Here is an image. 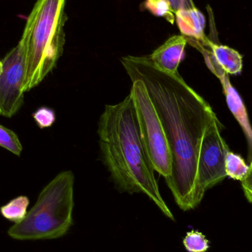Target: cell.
<instances>
[{"label":"cell","mask_w":252,"mask_h":252,"mask_svg":"<svg viewBox=\"0 0 252 252\" xmlns=\"http://www.w3.org/2000/svg\"><path fill=\"white\" fill-rule=\"evenodd\" d=\"M121 61L130 81L144 83L161 120L172 154V173L165 181L175 201L183 211L193 210L205 194L198 182L201 142L218 117L179 73L160 70L149 56H127Z\"/></svg>","instance_id":"6da1fadb"},{"label":"cell","mask_w":252,"mask_h":252,"mask_svg":"<svg viewBox=\"0 0 252 252\" xmlns=\"http://www.w3.org/2000/svg\"><path fill=\"white\" fill-rule=\"evenodd\" d=\"M97 133L103 163L118 189L130 194H145L164 216L174 220L160 193L130 94L117 104L105 106Z\"/></svg>","instance_id":"7a4b0ae2"},{"label":"cell","mask_w":252,"mask_h":252,"mask_svg":"<svg viewBox=\"0 0 252 252\" xmlns=\"http://www.w3.org/2000/svg\"><path fill=\"white\" fill-rule=\"evenodd\" d=\"M66 0H36L27 19L21 42L26 69L23 92L39 85L63 54Z\"/></svg>","instance_id":"3957f363"},{"label":"cell","mask_w":252,"mask_h":252,"mask_svg":"<svg viewBox=\"0 0 252 252\" xmlns=\"http://www.w3.org/2000/svg\"><path fill=\"white\" fill-rule=\"evenodd\" d=\"M74 174L59 173L40 192L25 219L9 228L7 235L17 241L62 238L73 223Z\"/></svg>","instance_id":"277c9868"},{"label":"cell","mask_w":252,"mask_h":252,"mask_svg":"<svg viewBox=\"0 0 252 252\" xmlns=\"http://www.w3.org/2000/svg\"><path fill=\"white\" fill-rule=\"evenodd\" d=\"M131 81L130 94L145 151L155 171L166 179L172 173V154L165 131L144 83Z\"/></svg>","instance_id":"5b68a950"},{"label":"cell","mask_w":252,"mask_h":252,"mask_svg":"<svg viewBox=\"0 0 252 252\" xmlns=\"http://www.w3.org/2000/svg\"><path fill=\"white\" fill-rule=\"evenodd\" d=\"M222 128L223 126L216 118L206 130L201 142L198 156V182L204 193L227 176L225 161L229 149L220 133Z\"/></svg>","instance_id":"8992f818"},{"label":"cell","mask_w":252,"mask_h":252,"mask_svg":"<svg viewBox=\"0 0 252 252\" xmlns=\"http://www.w3.org/2000/svg\"><path fill=\"white\" fill-rule=\"evenodd\" d=\"M0 74V115L11 118L24 103L23 83L26 69L23 44L19 41L1 60Z\"/></svg>","instance_id":"52a82bcc"},{"label":"cell","mask_w":252,"mask_h":252,"mask_svg":"<svg viewBox=\"0 0 252 252\" xmlns=\"http://www.w3.org/2000/svg\"><path fill=\"white\" fill-rule=\"evenodd\" d=\"M199 47L209 69L220 80L222 87H223V93L226 95L228 106L235 118H236L237 121L239 123L246 136H247L249 148H250V161H251L252 159V127L250 123L247 109L243 103L242 99L236 90L232 87L230 80L228 77V74H226L216 63L205 47L201 45H199Z\"/></svg>","instance_id":"ba28073f"},{"label":"cell","mask_w":252,"mask_h":252,"mask_svg":"<svg viewBox=\"0 0 252 252\" xmlns=\"http://www.w3.org/2000/svg\"><path fill=\"white\" fill-rule=\"evenodd\" d=\"M188 39L184 35H173L156 49L149 57L156 67L171 75L179 73L178 69L185 58Z\"/></svg>","instance_id":"9c48e42d"},{"label":"cell","mask_w":252,"mask_h":252,"mask_svg":"<svg viewBox=\"0 0 252 252\" xmlns=\"http://www.w3.org/2000/svg\"><path fill=\"white\" fill-rule=\"evenodd\" d=\"M178 28L184 36L204 42L206 19L204 14L196 7L178 11L175 15Z\"/></svg>","instance_id":"30bf717a"},{"label":"cell","mask_w":252,"mask_h":252,"mask_svg":"<svg viewBox=\"0 0 252 252\" xmlns=\"http://www.w3.org/2000/svg\"><path fill=\"white\" fill-rule=\"evenodd\" d=\"M202 44L208 47V49H206L209 53L226 74L238 75L242 72V56L237 50L227 46L214 44L207 39Z\"/></svg>","instance_id":"8fae6325"},{"label":"cell","mask_w":252,"mask_h":252,"mask_svg":"<svg viewBox=\"0 0 252 252\" xmlns=\"http://www.w3.org/2000/svg\"><path fill=\"white\" fill-rule=\"evenodd\" d=\"M30 199L26 195H19L0 207V214L6 220L20 223L28 215Z\"/></svg>","instance_id":"7c38bea8"},{"label":"cell","mask_w":252,"mask_h":252,"mask_svg":"<svg viewBox=\"0 0 252 252\" xmlns=\"http://www.w3.org/2000/svg\"><path fill=\"white\" fill-rule=\"evenodd\" d=\"M225 168L226 175L231 179L242 182L248 173L250 165L241 156L229 151L226 157Z\"/></svg>","instance_id":"4fadbf2b"},{"label":"cell","mask_w":252,"mask_h":252,"mask_svg":"<svg viewBox=\"0 0 252 252\" xmlns=\"http://www.w3.org/2000/svg\"><path fill=\"white\" fill-rule=\"evenodd\" d=\"M183 245L188 252H207L210 248V241L198 230L188 232L184 238Z\"/></svg>","instance_id":"5bb4252c"},{"label":"cell","mask_w":252,"mask_h":252,"mask_svg":"<svg viewBox=\"0 0 252 252\" xmlns=\"http://www.w3.org/2000/svg\"><path fill=\"white\" fill-rule=\"evenodd\" d=\"M0 147L10 151L17 157H20L23 147L19 136L13 130L0 124Z\"/></svg>","instance_id":"9a60e30c"},{"label":"cell","mask_w":252,"mask_h":252,"mask_svg":"<svg viewBox=\"0 0 252 252\" xmlns=\"http://www.w3.org/2000/svg\"><path fill=\"white\" fill-rule=\"evenodd\" d=\"M145 7L156 16L165 18L171 24L174 22L175 15L170 11L165 0H146Z\"/></svg>","instance_id":"2e32d148"},{"label":"cell","mask_w":252,"mask_h":252,"mask_svg":"<svg viewBox=\"0 0 252 252\" xmlns=\"http://www.w3.org/2000/svg\"><path fill=\"white\" fill-rule=\"evenodd\" d=\"M35 124L41 129L51 127L56 122V117L53 109L46 106L38 108L32 115Z\"/></svg>","instance_id":"e0dca14e"},{"label":"cell","mask_w":252,"mask_h":252,"mask_svg":"<svg viewBox=\"0 0 252 252\" xmlns=\"http://www.w3.org/2000/svg\"><path fill=\"white\" fill-rule=\"evenodd\" d=\"M172 13L176 15L179 10L193 8L195 7L192 0H165Z\"/></svg>","instance_id":"ac0fdd59"},{"label":"cell","mask_w":252,"mask_h":252,"mask_svg":"<svg viewBox=\"0 0 252 252\" xmlns=\"http://www.w3.org/2000/svg\"><path fill=\"white\" fill-rule=\"evenodd\" d=\"M243 190L249 202L252 203V159L250 161V170L245 179L241 182Z\"/></svg>","instance_id":"d6986e66"},{"label":"cell","mask_w":252,"mask_h":252,"mask_svg":"<svg viewBox=\"0 0 252 252\" xmlns=\"http://www.w3.org/2000/svg\"><path fill=\"white\" fill-rule=\"evenodd\" d=\"M1 70H2V62L0 61V74H1Z\"/></svg>","instance_id":"ffe728a7"}]
</instances>
